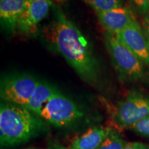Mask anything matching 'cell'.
<instances>
[{"mask_svg": "<svg viewBox=\"0 0 149 149\" xmlns=\"http://www.w3.org/2000/svg\"><path fill=\"white\" fill-rule=\"evenodd\" d=\"M52 3L51 0H27L17 24L19 32L27 35L35 34L39 24L47 15Z\"/></svg>", "mask_w": 149, "mask_h": 149, "instance_id": "7", "label": "cell"}, {"mask_svg": "<svg viewBox=\"0 0 149 149\" xmlns=\"http://www.w3.org/2000/svg\"><path fill=\"white\" fill-rule=\"evenodd\" d=\"M39 116L52 125L61 128L81 118L83 112L72 100L59 91L44 105Z\"/></svg>", "mask_w": 149, "mask_h": 149, "instance_id": "4", "label": "cell"}, {"mask_svg": "<svg viewBox=\"0 0 149 149\" xmlns=\"http://www.w3.org/2000/svg\"><path fill=\"white\" fill-rule=\"evenodd\" d=\"M104 44L121 79L126 81H137L146 79V65L115 35L106 33Z\"/></svg>", "mask_w": 149, "mask_h": 149, "instance_id": "3", "label": "cell"}, {"mask_svg": "<svg viewBox=\"0 0 149 149\" xmlns=\"http://www.w3.org/2000/svg\"><path fill=\"white\" fill-rule=\"evenodd\" d=\"M149 68V45L142 27L136 20L115 35Z\"/></svg>", "mask_w": 149, "mask_h": 149, "instance_id": "8", "label": "cell"}, {"mask_svg": "<svg viewBox=\"0 0 149 149\" xmlns=\"http://www.w3.org/2000/svg\"><path fill=\"white\" fill-rule=\"evenodd\" d=\"M42 36L47 45L62 56L86 82L95 84L100 65L93 48L82 33L56 7L52 21L43 28Z\"/></svg>", "mask_w": 149, "mask_h": 149, "instance_id": "1", "label": "cell"}, {"mask_svg": "<svg viewBox=\"0 0 149 149\" xmlns=\"http://www.w3.org/2000/svg\"><path fill=\"white\" fill-rule=\"evenodd\" d=\"M124 149H149V145L141 142L127 143Z\"/></svg>", "mask_w": 149, "mask_h": 149, "instance_id": "17", "label": "cell"}, {"mask_svg": "<svg viewBox=\"0 0 149 149\" xmlns=\"http://www.w3.org/2000/svg\"><path fill=\"white\" fill-rule=\"evenodd\" d=\"M52 3H63L66 2L67 0H51Z\"/></svg>", "mask_w": 149, "mask_h": 149, "instance_id": "19", "label": "cell"}, {"mask_svg": "<svg viewBox=\"0 0 149 149\" xmlns=\"http://www.w3.org/2000/svg\"><path fill=\"white\" fill-rule=\"evenodd\" d=\"M27 0H0L1 24L8 33L17 29L19 18L25 9Z\"/></svg>", "mask_w": 149, "mask_h": 149, "instance_id": "10", "label": "cell"}, {"mask_svg": "<svg viewBox=\"0 0 149 149\" xmlns=\"http://www.w3.org/2000/svg\"><path fill=\"white\" fill-rule=\"evenodd\" d=\"M136 6L145 15L149 13V0H133Z\"/></svg>", "mask_w": 149, "mask_h": 149, "instance_id": "16", "label": "cell"}, {"mask_svg": "<svg viewBox=\"0 0 149 149\" xmlns=\"http://www.w3.org/2000/svg\"><path fill=\"white\" fill-rule=\"evenodd\" d=\"M40 81L34 76L27 74L6 77L1 82V99L7 103L26 107Z\"/></svg>", "mask_w": 149, "mask_h": 149, "instance_id": "5", "label": "cell"}, {"mask_svg": "<svg viewBox=\"0 0 149 149\" xmlns=\"http://www.w3.org/2000/svg\"><path fill=\"white\" fill-rule=\"evenodd\" d=\"M58 92L57 88L53 85L40 81L25 107L39 116L44 105Z\"/></svg>", "mask_w": 149, "mask_h": 149, "instance_id": "12", "label": "cell"}, {"mask_svg": "<svg viewBox=\"0 0 149 149\" xmlns=\"http://www.w3.org/2000/svg\"><path fill=\"white\" fill-rule=\"evenodd\" d=\"M51 149H66L64 147L61 146V145H54V146H52V148Z\"/></svg>", "mask_w": 149, "mask_h": 149, "instance_id": "20", "label": "cell"}, {"mask_svg": "<svg viewBox=\"0 0 149 149\" xmlns=\"http://www.w3.org/2000/svg\"><path fill=\"white\" fill-rule=\"evenodd\" d=\"M82 1L94 9L97 13L110 10L122 6L121 0H82Z\"/></svg>", "mask_w": 149, "mask_h": 149, "instance_id": "14", "label": "cell"}, {"mask_svg": "<svg viewBox=\"0 0 149 149\" xmlns=\"http://www.w3.org/2000/svg\"><path fill=\"white\" fill-rule=\"evenodd\" d=\"M111 130V128L104 126L90 128L74 139L69 149H97Z\"/></svg>", "mask_w": 149, "mask_h": 149, "instance_id": "11", "label": "cell"}, {"mask_svg": "<svg viewBox=\"0 0 149 149\" xmlns=\"http://www.w3.org/2000/svg\"><path fill=\"white\" fill-rule=\"evenodd\" d=\"M41 117L23 106L1 102L0 107V142L11 147L27 142L44 131Z\"/></svg>", "mask_w": 149, "mask_h": 149, "instance_id": "2", "label": "cell"}, {"mask_svg": "<svg viewBox=\"0 0 149 149\" xmlns=\"http://www.w3.org/2000/svg\"><path fill=\"white\" fill-rule=\"evenodd\" d=\"M97 14L102 27L113 35L120 33L135 20L130 10L122 6Z\"/></svg>", "mask_w": 149, "mask_h": 149, "instance_id": "9", "label": "cell"}, {"mask_svg": "<svg viewBox=\"0 0 149 149\" xmlns=\"http://www.w3.org/2000/svg\"><path fill=\"white\" fill-rule=\"evenodd\" d=\"M131 128L139 135L149 137V116L139 121L132 126Z\"/></svg>", "mask_w": 149, "mask_h": 149, "instance_id": "15", "label": "cell"}, {"mask_svg": "<svg viewBox=\"0 0 149 149\" xmlns=\"http://www.w3.org/2000/svg\"><path fill=\"white\" fill-rule=\"evenodd\" d=\"M28 149H37V148H28Z\"/></svg>", "mask_w": 149, "mask_h": 149, "instance_id": "21", "label": "cell"}, {"mask_svg": "<svg viewBox=\"0 0 149 149\" xmlns=\"http://www.w3.org/2000/svg\"><path fill=\"white\" fill-rule=\"evenodd\" d=\"M126 144L127 143L122 136L112 129L109 135L97 149H124Z\"/></svg>", "mask_w": 149, "mask_h": 149, "instance_id": "13", "label": "cell"}, {"mask_svg": "<svg viewBox=\"0 0 149 149\" xmlns=\"http://www.w3.org/2000/svg\"><path fill=\"white\" fill-rule=\"evenodd\" d=\"M142 29L144 32L145 35H146L149 45V13L146 14L144 16L142 22Z\"/></svg>", "mask_w": 149, "mask_h": 149, "instance_id": "18", "label": "cell"}, {"mask_svg": "<svg viewBox=\"0 0 149 149\" xmlns=\"http://www.w3.org/2000/svg\"><path fill=\"white\" fill-rule=\"evenodd\" d=\"M149 116V97L138 91H132L119 103L113 119L120 128H131Z\"/></svg>", "mask_w": 149, "mask_h": 149, "instance_id": "6", "label": "cell"}]
</instances>
